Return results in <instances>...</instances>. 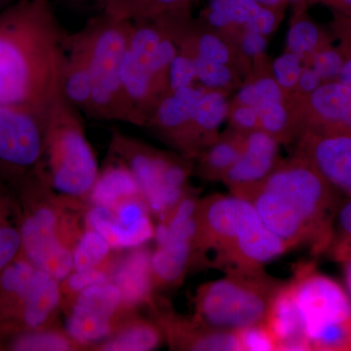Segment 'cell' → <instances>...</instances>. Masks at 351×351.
Returning <instances> with one entry per match:
<instances>
[{"mask_svg": "<svg viewBox=\"0 0 351 351\" xmlns=\"http://www.w3.org/2000/svg\"><path fill=\"white\" fill-rule=\"evenodd\" d=\"M321 82H322V78L313 69H302L298 85L302 91L311 94L322 84Z\"/></svg>", "mask_w": 351, "mask_h": 351, "instance_id": "c3c4849f", "label": "cell"}, {"mask_svg": "<svg viewBox=\"0 0 351 351\" xmlns=\"http://www.w3.org/2000/svg\"><path fill=\"white\" fill-rule=\"evenodd\" d=\"M265 48H267V41L265 36L257 32L247 31L242 40V49L247 55L251 57L258 56L265 52Z\"/></svg>", "mask_w": 351, "mask_h": 351, "instance_id": "7dc6e473", "label": "cell"}, {"mask_svg": "<svg viewBox=\"0 0 351 351\" xmlns=\"http://www.w3.org/2000/svg\"><path fill=\"white\" fill-rule=\"evenodd\" d=\"M302 69L301 57L292 52L281 55L274 63L276 82L285 89H292L298 85Z\"/></svg>", "mask_w": 351, "mask_h": 351, "instance_id": "ab89813d", "label": "cell"}, {"mask_svg": "<svg viewBox=\"0 0 351 351\" xmlns=\"http://www.w3.org/2000/svg\"><path fill=\"white\" fill-rule=\"evenodd\" d=\"M339 82L351 87V59L343 63L339 75Z\"/></svg>", "mask_w": 351, "mask_h": 351, "instance_id": "681fc988", "label": "cell"}, {"mask_svg": "<svg viewBox=\"0 0 351 351\" xmlns=\"http://www.w3.org/2000/svg\"><path fill=\"white\" fill-rule=\"evenodd\" d=\"M195 262L226 274L261 269L289 250L270 232L250 201L215 195L199 200Z\"/></svg>", "mask_w": 351, "mask_h": 351, "instance_id": "3957f363", "label": "cell"}, {"mask_svg": "<svg viewBox=\"0 0 351 351\" xmlns=\"http://www.w3.org/2000/svg\"><path fill=\"white\" fill-rule=\"evenodd\" d=\"M60 283L47 272L38 269L23 302L16 326L8 335L45 327L61 302Z\"/></svg>", "mask_w": 351, "mask_h": 351, "instance_id": "603a6c76", "label": "cell"}, {"mask_svg": "<svg viewBox=\"0 0 351 351\" xmlns=\"http://www.w3.org/2000/svg\"><path fill=\"white\" fill-rule=\"evenodd\" d=\"M132 22L105 12L91 18L76 32L84 44L91 68L93 93L90 117L141 126L137 112L127 98L121 77Z\"/></svg>", "mask_w": 351, "mask_h": 351, "instance_id": "8992f818", "label": "cell"}, {"mask_svg": "<svg viewBox=\"0 0 351 351\" xmlns=\"http://www.w3.org/2000/svg\"><path fill=\"white\" fill-rule=\"evenodd\" d=\"M311 105L323 127L315 134L351 137V87L341 82L321 84L311 93Z\"/></svg>", "mask_w": 351, "mask_h": 351, "instance_id": "7402d4cb", "label": "cell"}, {"mask_svg": "<svg viewBox=\"0 0 351 351\" xmlns=\"http://www.w3.org/2000/svg\"><path fill=\"white\" fill-rule=\"evenodd\" d=\"M68 1L73 2V3H80V2L87 1V0H68Z\"/></svg>", "mask_w": 351, "mask_h": 351, "instance_id": "11a10c76", "label": "cell"}, {"mask_svg": "<svg viewBox=\"0 0 351 351\" xmlns=\"http://www.w3.org/2000/svg\"><path fill=\"white\" fill-rule=\"evenodd\" d=\"M142 196L122 201L112 209L92 206L87 213L89 228L101 234L112 249L138 248L154 239L156 226Z\"/></svg>", "mask_w": 351, "mask_h": 351, "instance_id": "4fadbf2b", "label": "cell"}, {"mask_svg": "<svg viewBox=\"0 0 351 351\" xmlns=\"http://www.w3.org/2000/svg\"><path fill=\"white\" fill-rule=\"evenodd\" d=\"M240 351L277 350V341L269 329L263 322L235 330Z\"/></svg>", "mask_w": 351, "mask_h": 351, "instance_id": "d6a6232c", "label": "cell"}, {"mask_svg": "<svg viewBox=\"0 0 351 351\" xmlns=\"http://www.w3.org/2000/svg\"><path fill=\"white\" fill-rule=\"evenodd\" d=\"M304 159L330 184L351 196V137L313 134L306 142Z\"/></svg>", "mask_w": 351, "mask_h": 351, "instance_id": "ac0fdd59", "label": "cell"}, {"mask_svg": "<svg viewBox=\"0 0 351 351\" xmlns=\"http://www.w3.org/2000/svg\"><path fill=\"white\" fill-rule=\"evenodd\" d=\"M319 38V29L315 24L307 20L298 21L288 32L289 50L298 56H304L315 49Z\"/></svg>", "mask_w": 351, "mask_h": 351, "instance_id": "e575fe53", "label": "cell"}, {"mask_svg": "<svg viewBox=\"0 0 351 351\" xmlns=\"http://www.w3.org/2000/svg\"><path fill=\"white\" fill-rule=\"evenodd\" d=\"M66 45L62 94L73 107L88 115L91 108L93 82L87 50L76 32L68 34Z\"/></svg>", "mask_w": 351, "mask_h": 351, "instance_id": "44dd1931", "label": "cell"}, {"mask_svg": "<svg viewBox=\"0 0 351 351\" xmlns=\"http://www.w3.org/2000/svg\"><path fill=\"white\" fill-rule=\"evenodd\" d=\"M19 211L22 254L38 269L63 282L73 271V247L66 237L62 211L52 200L40 165L13 186Z\"/></svg>", "mask_w": 351, "mask_h": 351, "instance_id": "5b68a950", "label": "cell"}, {"mask_svg": "<svg viewBox=\"0 0 351 351\" xmlns=\"http://www.w3.org/2000/svg\"><path fill=\"white\" fill-rule=\"evenodd\" d=\"M265 323L276 339L277 350H311L290 281L277 291Z\"/></svg>", "mask_w": 351, "mask_h": 351, "instance_id": "ffe728a7", "label": "cell"}, {"mask_svg": "<svg viewBox=\"0 0 351 351\" xmlns=\"http://www.w3.org/2000/svg\"><path fill=\"white\" fill-rule=\"evenodd\" d=\"M108 152L130 169L149 211L159 218L188 193L191 168L184 161L156 151L117 129L112 131Z\"/></svg>", "mask_w": 351, "mask_h": 351, "instance_id": "9c48e42d", "label": "cell"}, {"mask_svg": "<svg viewBox=\"0 0 351 351\" xmlns=\"http://www.w3.org/2000/svg\"><path fill=\"white\" fill-rule=\"evenodd\" d=\"M332 6L351 13V0H327Z\"/></svg>", "mask_w": 351, "mask_h": 351, "instance_id": "816d5d0a", "label": "cell"}, {"mask_svg": "<svg viewBox=\"0 0 351 351\" xmlns=\"http://www.w3.org/2000/svg\"><path fill=\"white\" fill-rule=\"evenodd\" d=\"M338 198V191L304 158L274 170L249 201L289 249L307 244L321 253L331 243Z\"/></svg>", "mask_w": 351, "mask_h": 351, "instance_id": "7a4b0ae2", "label": "cell"}, {"mask_svg": "<svg viewBox=\"0 0 351 351\" xmlns=\"http://www.w3.org/2000/svg\"><path fill=\"white\" fill-rule=\"evenodd\" d=\"M263 7L265 6L254 0H209L206 19L217 29L232 24L246 27L257 17Z\"/></svg>", "mask_w": 351, "mask_h": 351, "instance_id": "f1b7e54d", "label": "cell"}, {"mask_svg": "<svg viewBox=\"0 0 351 351\" xmlns=\"http://www.w3.org/2000/svg\"><path fill=\"white\" fill-rule=\"evenodd\" d=\"M328 250L337 262L343 263L351 258V196L339 204Z\"/></svg>", "mask_w": 351, "mask_h": 351, "instance_id": "1f68e13d", "label": "cell"}, {"mask_svg": "<svg viewBox=\"0 0 351 351\" xmlns=\"http://www.w3.org/2000/svg\"><path fill=\"white\" fill-rule=\"evenodd\" d=\"M189 47H193L191 48L193 52L186 55L191 58H198L204 61L225 64L230 60V51L228 46L213 34H201L199 38L196 39L195 44H191Z\"/></svg>", "mask_w": 351, "mask_h": 351, "instance_id": "d590c367", "label": "cell"}, {"mask_svg": "<svg viewBox=\"0 0 351 351\" xmlns=\"http://www.w3.org/2000/svg\"><path fill=\"white\" fill-rule=\"evenodd\" d=\"M41 166L52 191L66 199L88 197L100 172L80 110L62 93L46 112Z\"/></svg>", "mask_w": 351, "mask_h": 351, "instance_id": "277c9868", "label": "cell"}, {"mask_svg": "<svg viewBox=\"0 0 351 351\" xmlns=\"http://www.w3.org/2000/svg\"><path fill=\"white\" fill-rule=\"evenodd\" d=\"M110 282L119 289L123 307H135L152 301L151 252L142 247L135 248L117 263L110 274Z\"/></svg>", "mask_w": 351, "mask_h": 351, "instance_id": "d6986e66", "label": "cell"}, {"mask_svg": "<svg viewBox=\"0 0 351 351\" xmlns=\"http://www.w3.org/2000/svg\"><path fill=\"white\" fill-rule=\"evenodd\" d=\"M66 36L50 0H16L0 11V103L45 117L62 93Z\"/></svg>", "mask_w": 351, "mask_h": 351, "instance_id": "6da1fadb", "label": "cell"}, {"mask_svg": "<svg viewBox=\"0 0 351 351\" xmlns=\"http://www.w3.org/2000/svg\"><path fill=\"white\" fill-rule=\"evenodd\" d=\"M343 58L334 50H323L313 57V69L322 80L337 77L343 68Z\"/></svg>", "mask_w": 351, "mask_h": 351, "instance_id": "b9f144b4", "label": "cell"}, {"mask_svg": "<svg viewBox=\"0 0 351 351\" xmlns=\"http://www.w3.org/2000/svg\"><path fill=\"white\" fill-rule=\"evenodd\" d=\"M241 105L257 108L263 104L282 101L283 93L280 85L272 78H263L253 84L245 85L239 93Z\"/></svg>", "mask_w": 351, "mask_h": 351, "instance_id": "836d02e7", "label": "cell"}, {"mask_svg": "<svg viewBox=\"0 0 351 351\" xmlns=\"http://www.w3.org/2000/svg\"><path fill=\"white\" fill-rule=\"evenodd\" d=\"M343 271H345L346 290L351 300V258L343 263Z\"/></svg>", "mask_w": 351, "mask_h": 351, "instance_id": "f907efd6", "label": "cell"}, {"mask_svg": "<svg viewBox=\"0 0 351 351\" xmlns=\"http://www.w3.org/2000/svg\"><path fill=\"white\" fill-rule=\"evenodd\" d=\"M285 1L294 2V3H299V2H304V0H285Z\"/></svg>", "mask_w": 351, "mask_h": 351, "instance_id": "9f6ffc18", "label": "cell"}, {"mask_svg": "<svg viewBox=\"0 0 351 351\" xmlns=\"http://www.w3.org/2000/svg\"><path fill=\"white\" fill-rule=\"evenodd\" d=\"M22 254L19 211L13 186L0 180V272Z\"/></svg>", "mask_w": 351, "mask_h": 351, "instance_id": "d4e9b609", "label": "cell"}, {"mask_svg": "<svg viewBox=\"0 0 351 351\" xmlns=\"http://www.w3.org/2000/svg\"><path fill=\"white\" fill-rule=\"evenodd\" d=\"M45 117L0 103V180L15 186L43 162Z\"/></svg>", "mask_w": 351, "mask_h": 351, "instance_id": "7c38bea8", "label": "cell"}, {"mask_svg": "<svg viewBox=\"0 0 351 351\" xmlns=\"http://www.w3.org/2000/svg\"><path fill=\"white\" fill-rule=\"evenodd\" d=\"M144 0H97L101 12L119 19L135 21L140 14Z\"/></svg>", "mask_w": 351, "mask_h": 351, "instance_id": "7bdbcfd3", "label": "cell"}, {"mask_svg": "<svg viewBox=\"0 0 351 351\" xmlns=\"http://www.w3.org/2000/svg\"><path fill=\"white\" fill-rule=\"evenodd\" d=\"M130 36L121 64V77L127 98L137 112L141 126L166 93L152 69L154 53L164 34L160 16L132 21Z\"/></svg>", "mask_w": 351, "mask_h": 351, "instance_id": "8fae6325", "label": "cell"}, {"mask_svg": "<svg viewBox=\"0 0 351 351\" xmlns=\"http://www.w3.org/2000/svg\"><path fill=\"white\" fill-rule=\"evenodd\" d=\"M122 307L119 289L110 281L85 289L76 295L66 322V334L80 345L107 339L113 331L115 315Z\"/></svg>", "mask_w": 351, "mask_h": 351, "instance_id": "5bb4252c", "label": "cell"}, {"mask_svg": "<svg viewBox=\"0 0 351 351\" xmlns=\"http://www.w3.org/2000/svg\"><path fill=\"white\" fill-rule=\"evenodd\" d=\"M136 196L142 195L135 177L125 163L108 152L105 166L100 169L93 188L88 196L92 206L112 209L122 201Z\"/></svg>", "mask_w": 351, "mask_h": 351, "instance_id": "cb8c5ba5", "label": "cell"}, {"mask_svg": "<svg viewBox=\"0 0 351 351\" xmlns=\"http://www.w3.org/2000/svg\"><path fill=\"white\" fill-rule=\"evenodd\" d=\"M196 292V319L218 329L235 331L267 319L270 304L283 282L263 267L226 274Z\"/></svg>", "mask_w": 351, "mask_h": 351, "instance_id": "52a82bcc", "label": "cell"}, {"mask_svg": "<svg viewBox=\"0 0 351 351\" xmlns=\"http://www.w3.org/2000/svg\"><path fill=\"white\" fill-rule=\"evenodd\" d=\"M108 281H110V276L105 270L98 267V269L83 270V271L73 270L63 282L69 292L77 295L85 289L106 283Z\"/></svg>", "mask_w": 351, "mask_h": 351, "instance_id": "60d3db41", "label": "cell"}, {"mask_svg": "<svg viewBox=\"0 0 351 351\" xmlns=\"http://www.w3.org/2000/svg\"><path fill=\"white\" fill-rule=\"evenodd\" d=\"M157 315L164 339L175 350L240 351L234 331L211 327L195 317L188 319L171 311H160Z\"/></svg>", "mask_w": 351, "mask_h": 351, "instance_id": "e0dca14e", "label": "cell"}, {"mask_svg": "<svg viewBox=\"0 0 351 351\" xmlns=\"http://www.w3.org/2000/svg\"><path fill=\"white\" fill-rule=\"evenodd\" d=\"M160 326L145 319H135L120 327L108 337L99 350L107 351H149L163 341Z\"/></svg>", "mask_w": 351, "mask_h": 351, "instance_id": "484cf974", "label": "cell"}, {"mask_svg": "<svg viewBox=\"0 0 351 351\" xmlns=\"http://www.w3.org/2000/svg\"><path fill=\"white\" fill-rule=\"evenodd\" d=\"M276 138L263 130L251 132L239 158L223 178L232 195L250 200L276 169Z\"/></svg>", "mask_w": 351, "mask_h": 351, "instance_id": "9a60e30c", "label": "cell"}, {"mask_svg": "<svg viewBox=\"0 0 351 351\" xmlns=\"http://www.w3.org/2000/svg\"><path fill=\"white\" fill-rule=\"evenodd\" d=\"M112 247L95 230L83 232L73 246V270L83 271L98 269L108 257Z\"/></svg>", "mask_w": 351, "mask_h": 351, "instance_id": "f546056e", "label": "cell"}, {"mask_svg": "<svg viewBox=\"0 0 351 351\" xmlns=\"http://www.w3.org/2000/svg\"><path fill=\"white\" fill-rule=\"evenodd\" d=\"M193 0H144L137 20L151 19L162 14L189 9Z\"/></svg>", "mask_w": 351, "mask_h": 351, "instance_id": "ee69618b", "label": "cell"}, {"mask_svg": "<svg viewBox=\"0 0 351 351\" xmlns=\"http://www.w3.org/2000/svg\"><path fill=\"white\" fill-rule=\"evenodd\" d=\"M16 0H0V11L3 10L7 6L10 5Z\"/></svg>", "mask_w": 351, "mask_h": 351, "instance_id": "db71d44e", "label": "cell"}, {"mask_svg": "<svg viewBox=\"0 0 351 351\" xmlns=\"http://www.w3.org/2000/svg\"><path fill=\"white\" fill-rule=\"evenodd\" d=\"M206 90L184 87L163 97L145 122L184 154H193V117L196 104Z\"/></svg>", "mask_w": 351, "mask_h": 351, "instance_id": "2e32d148", "label": "cell"}, {"mask_svg": "<svg viewBox=\"0 0 351 351\" xmlns=\"http://www.w3.org/2000/svg\"><path fill=\"white\" fill-rule=\"evenodd\" d=\"M199 199L186 193L156 228V249L152 254V285H179L196 260Z\"/></svg>", "mask_w": 351, "mask_h": 351, "instance_id": "30bf717a", "label": "cell"}, {"mask_svg": "<svg viewBox=\"0 0 351 351\" xmlns=\"http://www.w3.org/2000/svg\"><path fill=\"white\" fill-rule=\"evenodd\" d=\"M75 341L68 334L47 329L25 330L0 339V350L21 351H66L73 350Z\"/></svg>", "mask_w": 351, "mask_h": 351, "instance_id": "4316f807", "label": "cell"}, {"mask_svg": "<svg viewBox=\"0 0 351 351\" xmlns=\"http://www.w3.org/2000/svg\"><path fill=\"white\" fill-rule=\"evenodd\" d=\"M290 283L309 350L351 351V300L346 288L313 263L299 265Z\"/></svg>", "mask_w": 351, "mask_h": 351, "instance_id": "ba28073f", "label": "cell"}, {"mask_svg": "<svg viewBox=\"0 0 351 351\" xmlns=\"http://www.w3.org/2000/svg\"><path fill=\"white\" fill-rule=\"evenodd\" d=\"M196 80L197 76L193 58L182 52L178 53L168 71V93L181 88L193 86Z\"/></svg>", "mask_w": 351, "mask_h": 351, "instance_id": "74e56055", "label": "cell"}, {"mask_svg": "<svg viewBox=\"0 0 351 351\" xmlns=\"http://www.w3.org/2000/svg\"><path fill=\"white\" fill-rule=\"evenodd\" d=\"M196 69V76L204 87L216 89L228 85L232 80V71L225 64L214 63L193 58Z\"/></svg>", "mask_w": 351, "mask_h": 351, "instance_id": "f35d334b", "label": "cell"}, {"mask_svg": "<svg viewBox=\"0 0 351 351\" xmlns=\"http://www.w3.org/2000/svg\"><path fill=\"white\" fill-rule=\"evenodd\" d=\"M243 142L223 140L215 143L201 157L200 171L207 179L223 178L239 157Z\"/></svg>", "mask_w": 351, "mask_h": 351, "instance_id": "4dcf8cb0", "label": "cell"}, {"mask_svg": "<svg viewBox=\"0 0 351 351\" xmlns=\"http://www.w3.org/2000/svg\"><path fill=\"white\" fill-rule=\"evenodd\" d=\"M276 13L274 9L269 7H263L257 17L254 19L251 24L246 27V31L257 32L262 36H267L274 32L276 25Z\"/></svg>", "mask_w": 351, "mask_h": 351, "instance_id": "f6af8a7d", "label": "cell"}, {"mask_svg": "<svg viewBox=\"0 0 351 351\" xmlns=\"http://www.w3.org/2000/svg\"><path fill=\"white\" fill-rule=\"evenodd\" d=\"M258 114V122L263 131L267 132L272 137L284 133L288 126L289 115L282 101L263 104L255 108Z\"/></svg>", "mask_w": 351, "mask_h": 351, "instance_id": "8d00e7d4", "label": "cell"}, {"mask_svg": "<svg viewBox=\"0 0 351 351\" xmlns=\"http://www.w3.org/2000/svg\"><path fill=\"white\" fill-rule=\"evenodd\" d=\"M254 1L258 2L262 5L269 7V8L276 9L277 7L281 6L285 0H254Z\"/></svg>", "mask_w": 351, "mask_h": 351, "instance_id": "f5cc1de1", "label": "cell"}, {"mask_svg": "<svg viewBox=\"0 0 351 351\" xmlns=\"http://www.w3.org/2000/svg\"><path fill=\"white\" fill-rule=\"evenodd\" d=\"M225 96L218 91H205L196 104L193 117V151L199 147L201 137L213 133L223 123L228 114Z\"/></svg>", "mask_w": 351, "mask_h": 351, "instance_id": "83f0119b", "label": "cell"}, {"mask_svg": "<svg viewBox=\"0 0 351 351\" xmlns=\"http://www.w3.org/2000/svg\"><path fill=\"white\" fill-rule=\"evenodd\" d=\"M233 120L242 130H253L258 122L257 110L250 106L241 105L233 112Z\"/></svg>", "mask_w": 351, "mask_h": 351, "instance_id": "bcb514c9", "label": "cell"}]
</instances>
